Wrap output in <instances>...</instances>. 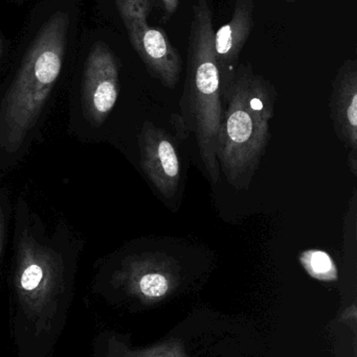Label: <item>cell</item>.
<instances>
[{
    "label": "cell",
    "instance_id": "1",
    "mask_svg": "<svg viewBox=\"0 0 357 357\" xmlns=\"http://www.w3.org/2000/svg\"><path fill=\"white\" fill-rule=\"evenodd\" d=\"M277 92L249 63L239 64L224 100L216 157L220 171L236 190L251 186L270 142Z\"/></svg>",
    "mask_w": 357,
    "mask_h": 357
},
{
    "label": "cell",
    "instance_id": "2",
    "mask_svg": "<svg viewBox=\"0 0 357 357\" xmlns=\"http://www.w3.org/2000/svg\"><path fill=\"white\" fill-rule=\"evenodd\" d=\"M69 16L57 12L42 25L0 108V148L17 152L37 123L60 77Z\"/></svg>",
    "mask_w": 357,
    "mask_h": 357
},
{
    "label": "cell",
    "instance_id": "3",
    "mask_svg": "<svg viewBox=\"0 0 357 357\" xmlns=\"http://www.w3.org/2000/svg\"><path fill=\"white\" fill-rule=\"evenodd\" d=\"M213 14L207 0H197L187 54V73L180 107L189 131L194 132L203 167L211 184L219 182L216 157L218 132L224 116L219 71L214 50Z\"/></svg>",
    "mask_w": 357,
    "mask_h": 357
},
{
    "label": "cell",
    "instance_id": "4",
    "mask_svg": "<svg viewBox=\"0 0 357 357\" xmlns=\"http://www.w3.org/2000/svg\"><path fill=\"white\" fill-rule=\"evenodd\" d=\"M15 289L37 333L50 329L64 291V264L60 254L41 245L27 229L17 245Z\"/></svg>",
    "mask_w": 357,
    "mask_h": 357
},
{
    "label": "cell",
    "instance_id": "5",
    "mask_svg": "<svg viewBox=\"0 0 357 357\" xmlns=\"http://www.w3.org/2000/svg\"><path fill=\"white\" fill-rule=\"evenodd\" d=\"M127 29L130 43L146 65L150 75L161 85L174 89L180 79L182 60L161 27L148 24L150 0H115Z\"/></svg>",
    "mask_w": 357,
    "mask_h": 357
},
{
    "label": "cell",
    "instance_id": "6",
    "mask_svg": "<svg viewBox=\"0 0 357 357\" xmlns=\"http://www.w3.org/2000/svg\"><path fill=\"white\" fill-rule=\"evenodd\" d=\"M119 67L117 56L105 43L92 46L84 68L82 107L84 116L100 127L117 104L119 92Z\"/></svg>",
    "mask_w": 357,
    "mask_h": 357
},
{
    "label": "cell",
    "instance_id": "7",
    "mask_svg": "<svg viewBox=\"0 0 357 357\" xmlns=\"http://www.w3.org/2000/svg\"><path fill=\"white\" fill-rule=\"evenodd\" d=\"M113 279L129 295L144 301H154L175 289L178 275L175 262L166 256H130L122 262Z\"/></svg>",
    "mask_w": 357,
    "mask_h": 357
},
{
    "label": "cell",
    "instance_id": "8",
    "mask_svg": "<svg viewBox=\"0 0 357 357\" xmlns=\"http://www.w3.org/2000/svg\"><path fill=\"white\" fill-rule=\"evenodd\" d=\"M140 165L153 186L167 199L180 186V159L171 137L151 121H145L138 136Z\"/></svg>",
    "mask_w": 357,
    "mask_h": 357
},
{
    "label": "cell",
    "instance_id": "9",
    "mask_svg": "<svg viewBox=\"0 0 357 357\" xmlns=\"http://www.w3.org/2000/svg\"><path fill=\"white\" fill-rule=\"evenodd\" d=\"M254 0H236L232 20L214 33V50L219 71L222 102L240 64V54L254 27Z\"/></svg>",
    "mask_w": 357,
    "mask_h": 357
},
{
    "label": "cell",
    "instance_id": "10",
    "mask_svg": "<svg viewBox=\"0 0 357 357\" xmlns=\"http://www.w3.org/2000/svg\"><path fill=\"white\" fill-rule=\"evenodd\" d=\"M331 121L339 139L357 152V62L348 59L340 67L333 84Z\"/></svg>",
    "mask_w": 357,
    "mask_h": 357
},
{
    "label": "cell",
    "instance_id": "11",
    "mask_svg": "<svg viewBox=\"0 0 357 357\" xmlns=\"http://www.w3.org/2000/svg\"><path fill=\"white\" fill-rule=\"evenodd\" d=\"M300 262L310 277L316 280L333 282L339 278L337 264L330 255L321 250H308L300 255Z\"/></svg>",
    "mask_w": 357,
    "mask_h": 357
},
{
    "label": "cell",
    "instance_id": "12",
    "mask_svg": "<svg viewBox=\"0 0 357 357\" xmlns=\"http://www.w3.org/2000/svg\"><path fill=\"white\" fill-rule=\"evenodd\" d=\"M106 357H186L178 344H167L148 350H134L117 340L109 341Z\"/></svg>",
    "mask_w": 357,
    "mask_h": 357
},
{
    "label": "cell",
    "instance_id": "13",
    "mask_svg": "<svg viewBox=\"0 0 357 357\" xmlns=\"http://www.w3.org/2000/svg\"><path fill=\"white\" fill-rule=\"evenodd\" d=\"M161 1H163L166 14H167V19H166V21H167L168 18H170L177 10L180 0H161Z\"/></svg>",
    "mask_w": 357,
    "mask_h": 357
},
{
    "label": "cell",
    "instance_id": "14",
    "mask_svg": "<svg viewBox=\"0 0 357 357\" xmlns=\"http://www.w3.org/2000/svg\"><path fill=\"white\" fill-rule=\"evenodd\" d=\"M4 234H6V216H4L3 209L0 206V255L3 249Z\"/></svg>",
    "mask_w": 357,
    "mask_h": 357
},
{
    "label": "cell",
    "instance_id": "15",
    "mask_svg": "<svg viewBox=\"0 0 357 357\" xmlns=\"http://www.w3.org/2000/svg\"><path fill=\"white\" fill-rule=\"evenodd\" d=\"M2 52H3V44H2L1 39H0V58H1Z\"/></svg>",
    "mask_w": 357,
    "mask_h": 357
},
{
    "label": "cell",
    "instance_id": "16",
    "mask_svg": "<svg viewBox=\"0 0 357 357\" xmlns=\"http://www.w3.org/2000/svg\"><path fill=\"white\" fill-rule=\"evenodd\" d=\"M284 1L289 2V3H293V2L298 1V0H284Z\"/></svg>",
    "mask_w": 357,
    "mask_h": 357
}]
</instances>
